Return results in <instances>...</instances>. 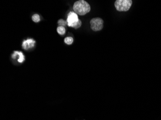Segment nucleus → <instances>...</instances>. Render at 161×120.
Segmentation results:
<instances>
[{"label":"nucleus","instance_id":"nucleus-7","mask_svg":"<svg viewBox=\"0 0 161 120\" xmlns=\"http://www.w3.org/2000/svg\"><path fill=\"white\" fill-rule=\"evenodd\" d=\"M57 32L60 35H64L65 34V32H66V29H65V27H61V26H59L57 28Z\"/></svg>","mask_w":161,"mask_h":120},{"label":"nucleus","instance_id":"nucleus-6","mask_svg":"<svg viewBox=\"0 0 161 120\" xmlns=\"http://www.w3.org/2000/svg\"><path fill=\"white\" fill-rule=\"evenodd\" d=\"M17 56H19V59L17 60L18 62L20 63L23 62L25 60V57H24V55L22 52L14 51V53L12 55V58H13V59H16Z\"/></svg>","mask_w":161,"mask_h":120},{"label":"nucleus","instance_id":"nucleus-9","mask_svg":"<svg viewBox=\"0 0 161 120\" xmlns=\"http://www.w3.org/2000/svg\"><path fill=\"white\" fill-rule=\"evenodd\" d=\"M32 19L33 22L37 23L40 20V17L39 14H34L32 17Z\"/></svg>","mask_w":161,"mask_h":120},{"label":"nucleus","instance_id":"nucleus-3","mask_svg":"<svg viewBox=\"0 0 161 120\" xmlns=\"http://www.w3.org/2000/svg\"><path fill=\"white\" fill-rule=\"evenodd\" d=\"M132 4L131 0H117L115 1L116 9L119 12H126L130 9Z\"/></svg>","mask_w":161,"mask_h":120},{"label":"nucleus","instance_id":"nucleus-10","mask_svg":"<svg viewBox=\"0 0 161 120\" xmlns=\"http://www.w3.org/2000/svg\"><path fill=\"white\" fill-rule=\"evenodd\" d=\"M67 23V22H66L63 19L59 20V21H58V24H59V26H61V27H64V26H66Z\"/></svg>","mask_w":161,"mask_h":120},{"label":"nucleus","instance_id":"nucleus-2","mask_svg":"<svg viewBox=\"0 0 161 120\" xmlns=\"http://www.w3.org/2000/svg\"><path fill=\"white\" fill-rule=\"evenodd\" d=\"M67 22L69 27H73L75 29L79 28L82 25V22L78 19V15L73 12H70L68 14Z\"/></svg>","mask_w":161,"mask_h":120},{"label":"nucleus","instance_id":"nucleus-1","mask_svg":"<svg viewBox=\"0 0 161 120\" xmlns=\"http://www.w3.org/2000/svg\"><path fill=\"white\" fill-rule=\"evenodd\" d=\"M75 13L80 16H84L89 13L91 10V7L87 1L84 0H80L74 3L73 7Z\"/></svg>","mask_w":161,"mask_h":120},{"label":"nucleus","instance_id":"nucleus-5","mask_svg":"<svg viewBox=\"0 0 161 120\" xmlns=\"http://www.w3.org/2000/svg\"><path fill=\"white\" fill-rule=\"evenodd\" d=\"M35 43V41L33 39H28L27 40H24L22 43V48L25 50H28L34 47Z\"/></svg>","mask_w":161,"mask_h":120},{"label":"nucleus","instance_id":"nucleus-8","mask_svg":"<svg viewBox=\"0 0 161 120\" xmlns=\"http://www.w3.org/2000/svg\"><path fill=\"white\" fill-rule=\"evenodd\" d=\"M64 42H65V43L68 45H70L73 43V37H67L64 39Z\"/></svg>","mask_w":161,"mask_h":120},{"label":"nucleus","instance_id":"nucleus-4","mask_svg":"<svg viewBox=\"0 0 161 120\" xmlns=\"http://www.w3.org/2000/svg\"><path fill=\"white\" fill-rule=\"evenodd\" d=\"M103 20L99 17H96L91 20V29L94 31H100L103 27Z\"/></svg>","mask_w":161,"mask_h":120}]
</instances>
